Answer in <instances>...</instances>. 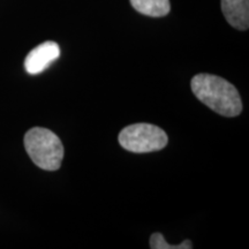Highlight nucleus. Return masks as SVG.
Returning <instances> with one entry per match:
<instances>
[{"label": "nucleus", "instance_id": "nucleus-1", "mask_svg": "<svg viewBox=\"0 0 249 249\" xmlns=\"http://www.w3.org/2000/svg\"><path fill=\"white\" fill-rule=\"evenodd\" d=\"M192 91L208 107L224 117H236L242 111L240 93L232 83L211 74H197L192 79Z\"/></svg>", "mask_w": 249, "mask_h": 249}, {"label": "nucleus", "instance_id": "nucleus-2", "mask_svg": "<svg viewBox=\"0 0 249 249\" xmlns=\"http://www.w3.org/2000/svg\"><path fill=\"white\" fill-rule=\"evenodd\" d=\"M24 148L31 160L39 169L57 171L64 158V147L53 132L43 127H34L24 135Z\"/></svg>", "mask_w": 249, "mask_h": 249}, {"label": "nucleus", "instance_id": "nucleus-3", "mask_svg": "<svg viewBox=\"0 0 249 249\" xmlns=\"http://www.w3.org/2000/svg\"><path fill=\"white\" fill-rule=\"evenodd\" d=\"M118 140L121 147L135 154L161 150L169 142L166 133L163 129L155 124L143 123L124 127Z\"/></svg>", "mask_w": 249, "mask_h": 249}, {"label": "nucleus", "instance_id": "nucleus-4", "mask_svg": "<svg viewBox=\"0 0 249 249\" xmlns=\"http://www.w3.org/2000/svg\"><path fill=\"white\" fill-rule=\"evenodd\" d=\"M60 57V48L55 42L48 40L33 49L24 59V68L31 75L44 71Z\"/></svg>", "mask_w": 249, "mask_h": 249}, {"label": "nucleus", "instance_id": "nucleus-5", "mask_svg": "<svg viewBox=\"0 0 249 249\" xmlns=\"http://www.w3.org/2000/svg\"><path fill=\"white\" fill-rule=\"evenodd\" d=\"M222 11L226 21L238 30L249 27V0H222Z\"/></svg>", "mask_w": 249, "mask_h": 249}, {"label": "nucleus", "instance_id": "nucleus-6", "mask_svg": "<svg viewBox=\"0 0 249 249\" xmlns=\"http://www.w3.org/2000/svg\"><path fill=\"white\" fill-rule=\"evenodd\" d=\"M130 4L139 13L147 17L161 18L170 13V0H130Z\"/></svg>", "mask_w": 249, "mask_h": 249}, {"label": "nucleus", "instance_id": "nucleus-7", "mask_svg": "<svg viewBox=\"0 0 249 249\" xmlns=\"http://www.w3.org/2000/svg\"><path fill=\"white\" fill-rule=\"evenodd\" d=\"M150 248L151 249H192L193 245L191 240H185L182 244L173 246L167 244L164 235L161 233H154L150 236Z\"/></svg>", "mask_w": 249, "mask_h": 249}]
</instances>
